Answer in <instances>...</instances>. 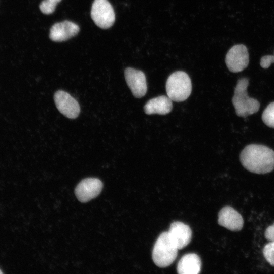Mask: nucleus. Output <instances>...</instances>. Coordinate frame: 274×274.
<instances>
[{
  "label": "nucleus",
  "instance_id": "nucleus-1",
  "mask_svg": "<svg viewBox=\"0 0 274 274\" xmlns=\"http://www.w3.org/2000/svg\"><path fill=\"white\" fill-rule=\"evenodd\" d=\"M240 161L249 172L266 174L274 169V151L262 145H248L242 151Z\"/></svg>",
  "mask_w": 274,
  "mask_h": 274
},
{
  "label": "nucleus",
  "instance_id": "nucleus-2",
  "mask_svg": "<svg viewBox=\"0 0 274 274\" xmlns=\"http://www.w3.org/2000/svg\"><path fill=\"white\" fill-rule=\"evenodd\" d=\"M248 85V78H242L239 79L232 99L236 115L242 117H246L256 113L260 108V103L258 100L248 96L247 92Z\"/></svg>",
  "mask_w": 274,
  "mask_h": 274
},
{
  "label": "nucleus",
  "instance_id": "nucleus-3",
  "mask_svg": "<svg viewBox=\"0 0 274 274\" xmlns=\"http://www.w3.org/2000/svg\"><path fill=\"white\" fill-rule=\"evenodd\" d=\"M168 97L173 101L181 102L190 96L192 84L188 74L183 71H176L172 74L166 82Z\"/></svg>",
  "mask_w": 274,
  "mask_h": 274
},
{
  "label": "nucleus",
  "instance_id": "nucleus-4",
  "mask_svg": "<svg viewBox=\"0 0 274 274\" xmlns=\"http://www.w3.org/2000/svg\"><path fill=\"white\" fill-rule=\"evenodd\" d=\"M178 250V248L169 238L168 232H162L154 245L152 259L157 266L166 267L176 259Z\"/></svg>",
  "mask_w": 274,
  "mask_h": 274
},
{
  "label": "nucleus",
  "instance_id": "nucleus-5",
  "mask_svg": "<svg viewBox=\"0 0 274 274\" xmlns=\"http://www.w3.org/2000/svg\"><path fill=\"white\" fill-rule=\"evenodd\" d=\"M91 17L95 24L102 29L111 27L115 20L114 9L108 0H94L91 7Z\"/></svg>",
  "mask_w": 274,
  "mask_h": 274
},
{
  "label": "nucleus",
  "instance_id": "nucleus-6",
  "mask_svg": "<svg viewBox=\"0 0 274 274\" xmlns=\"http://www.w3.org/2000/svg\"><path fill=\"white\" fill-rule=\"evenodd\" d=\"M249 62L247 47L243 44L235 45L228 51L225 57L226 64L228 70L237 73L246 68Z\"/></svg>",
  "mask_w": 274,
  "mask_h": 274
},
{
  "label": "nucleus",
  "instance_id": "nucleus-7",
  "mask_svg": "<svg viewBox=\"0 0 274 274\" xmlns=\"http://www.w3.org/2000/svg\"><path fill=\"white\" fill-rule=\"evenodd\" d=\"M54 100L58 111L67 118L75 119L79 115L80 107L78 102L67 92L57 91Z\"/></svg>",
  "mask_w": 274,
  "mask_h": 274
},
{
  "label": "nucleus",
  "instance_id": "nucleus-8",
  "mask_svg": "<svg viewBox=\"0 0 274 274\" xmlns=\"http://www.w3.org/2000/svg\"><path fill=\"white\" fill-rule=\"evenodd\" d=\"M102 187V183L99 179L95 178H86L77 185L75 194L79 201L86 202L98 196Z\"/></svg>",
  "mask_w": 274,
  "mask_h": 274
},
{
  "label": "nucleus",
  "instance_id": "nucleus-9",
  "mask_svg": "<svg viewBox=\"0 0 274 274\" xmlns=\"http://www.w3.org/2000/svg\"><path fill=\"white\" fill-rule=\"evenodd\" d=\"M124 76L127 84L134 97L141 98L146 94L147 90L146 79L142 71L128 67L125 70Z\"/></svg>",
  "mask_w": 274,
  "mask_h": 274
},
{
  "label": "nucleus",
  "instance_id": "nucleus-10",
  "mask_svg": "<svg viewBox=\"0 0 274 274\" xmlns=\"http://www.w3.org/2000/svg\"><path fill=\"white\" fill-rule=\"evenodd\" d=\"M218 224L232 231H240L244 225L242 215L230 206L222 208L218 213Z\"/></svg>",
  "mask_w": 274,
  "mask_h": 274
},
{
  "label": "nucleus",
  "instance_id": "nucleus-11",
  "mask_svg": "<svg viewBox=\"0 0 274 274\" xmlns=\"http://www.w3.org/2000/svg\"><path fill=\"white\" fill-rule=\"evenodd\" d=\"M167 232L171 241L178 250L188 245L192 238V231L190 227L179 221L172 223Z\"/></svg>",
  "mask_w": 274,
  "mask_h": 274
},
{
  "label": "nucleus",
  "instance_id": "nucleus-12",
  "mask_svg": "<svg viewBox=\"0 0 274 274\" xmlns=\"http://www.w3.org/2000/svg\"><path fill=\"white\" fill-rule=\"evenodd\" d=\"M79 30L77 24L65 20L54 24L50 29L49 37L54 41H64L75 36Z\"/></svg>",
  "mask_w": 274,
  "mask_h": 274
},
{
  "label": "nucleus",
  "instance_id": "nucleus-13",
  "mask_svg": "<svg viewBox=\"0 0 274 274\" xmlns=\"http://www.w3.org/2000/svg\"><path fill=\"white\" fill-rule=\"evenodd\" d=\"M172 108V100L168 96L161 95L150 99L144 106V110L148 115H165L169 113Z\"/></svg>",
  "mask_w": 274,
  "mask_h": 274
},
{
  "label": "nucleus",
  "instance_id": "nucleus-14",
  "mask_svg": "<svg viewBox=\"0 0 274 274\" xmlns=\"http://www.w3.org/2000/svg\"><path fill=\"white\" fill-rule=\"evenodd\" d=\"M201 262L195 253L184 255L179 261L177 271L180 274H198L200 272Z\"/></svg>",
  "mask_w": 274,
  "mask_h": 274
},
{
  "label": "nucleus",
  "instance_id": "nucleus-15",
  "mask_svg": "<svg viewBox=\"0 0 274 274\" xmlns=\"http://www.w3.org/2000/svg\"><path fill=\"white\" fill-rule=\"evenodd\" d=\"M262 119L266 125L274 128V102L270 103L265 109Z\"/></svg>",
  "mask_w": 274,
  "mask_h": 274
},
{
  "label": "nucleus",
  "instance_id": "nucleus-16",
  "mask_svg": "<svg viewBox=\"0 0 274 274\" xmlns=\"http://www.w3.org/2000/svg\"><path fill=\"white\" fill-rule=\"evenodd\" d=\"M61 0H44L40 4V9L45 14H51L55 11L57 4Z\"/></svg>",
  "mask_w": 274,
  "mask_h": 274
},
{
  "label": "nucleus",
  "instance_id": "nucleus-17",
  "mask_svg": "<svg viewBox=\"0 0 274 274\" xmlns=\"http://www.w3.org/2000/svg\"><path fill=\"white\" fill-rule=\"evenodd\" d=\"M263 253L264 258L272 266H274V241H270L263 248Z\"/></svg>",
  "mask_w": 274,
  "mask_h": 274
},
{
  "label": "nucleus",
  "instance_id": "nucleus-18",
  "mask_svg": "<svg viewBox=\"0 0 274 274\" xmlns=\"http://www.w3.org/2000/svg\"><path fill=\"white\" fill-rule=\"evenodd\" d=\"M274 63V55H266L261 58L260 64L263 68H268Z\"/></svg>",
  "mask_w": 274,
  "mask_h": 274
},
{
  "label": "nucleus",
  "instance_id": "nucleus-19",
  "mask_svg": "<svg viewBox=\"0 0 274 274\" xmlns=\"http://www.w3.org/2000/svg\"><path fill=\"white\" fill-rule=\"evenodd\" d=\"M264 235L267 240L270 242L274 241V223L266 229Z\"/></svg>",
  "mask_w": 274,
  "mask_h": 274
},
{
  "label": "nucleus",
  "instance_id": "nucleus-20",
  "mask_svg": "<svg viewBox=\"0 0 274 274\" xmlns=\"http://www.w3.org/2000/svg\"><path fill=\"white\" fill-rule=\"evenodd\" d=\"M3 273V272L0 269V273Z\"/></svg>",
  "mask_w": 274,
  "mask_h": 274
}]
</instances>
